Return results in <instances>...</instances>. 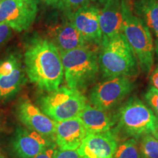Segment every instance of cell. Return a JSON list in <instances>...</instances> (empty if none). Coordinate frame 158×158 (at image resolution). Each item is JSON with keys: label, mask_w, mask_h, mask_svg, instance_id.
<instances>
[{"label": "cell", "mask_w": 158, "mask_h": 158, "mask_svg": "<svg viewBox=\"0 0 158 158\" xmlns=\"http://www.w3.org/2000/svg\"><path fill=\"white\" fill-rule=\"evenodd\" d=\"M116 124L111 130L118 140L129 138L139 140L143 136L152 134L157 118L143 101L131 97L118 108L115 114Z\"/></svg>", "instance_id": "obj_3"}, {"label": "cell", "mask_w": 158, "mask_h": 158, "mask_svg": "<svg viewBox=\"0 0 158 158\" xmlns=\"http://www.w3.org/2000/svg\"><path fill=\"white\" fill-rule=\"evenodd\" d=\"M78 117L86 130L87 135L113 130L116 124L115 114L86 104Z\"/></svg>", "instance_id": "obj_17"}, {"label": "cell", "mask_w": 158, "mask_h": 158, "mask_svg": "<svg viewBox=\"0 0 158 158\" xmlns=\"http://www.w3.org/2000/svg\"><path fill=\"white\" fill-rule=\"evenodd\" d=\"M134 88V81L130 77L119 76L105 79L91 89L90 103L99 109L110 111L121 104Z\"/></svg>", "instance_id": "obj_7"}, {"label": "cell", "mask_w": 158, "mask_h": 158, "mask_svg": "<svg viewBox=\"0 0 158 158\" xmlns=\"http://www.w3.org/2000/svg\"><path fill=\"white\" fill-rule=\"evenodd\" d=\"M149 81L152 86L158 90V68H156L150 75Z\"/></svg>", "instance_id": "obj_26"}, {"label": "cell", "mask_w": 158, "mask_h": 158, "mask_svg": "<svg viewBox=\"0 0 158 158\" xmlns=\"http://www.w3.org/2000/svg\"><path fill=\"white\" fill-rule=\"evenodd\" d=\"M53 158H83L77 150H61L55 151Z\"/></svg>", "instance_id": "obj_24"}, {"label": "cell", "mask_w": 158, "mask_h": 158, "mask_svg": "<svg viewBox=\"0 0 158 158\" xmlns=\"http://www.w3.org/2000/svg\"><path fill=\"white\" fill-rule=\"evenodd\" d=\"M123 35L137 59L139 68L145 74L151 73L154 64L155 46L152 32L130 9L124 22Z\"/></svg>", "instance_id": "obj_6"}, {"label": "cell", "mask_w": 158, "mask_h": 158, "mask_svg": "<svg viewBox=\"0 0 158 158\" xmlns=\"http://www.w3.org/2000/svg\"><path fill=\"white\" fill-rule=\"evenodd\" d=\"M154 137L155 138H157L158 140V119H157V124H156V127H155V129L154 130L153 133L152 134Z\"/></svg>", "instance_id": "obj_28"}, {"label": "cell", "mask_w": 158, "mask_h": 158, "mask_svg": "<svg viewBox=\"0 0 158 158\" xmlns=\"http://www.w3.org/2000/svg\"><path fill=\"white\" fill-rule=\"evenodd\" d=\"M91 0H58L57 7L69 15L84 6L89 5Z\"/></svg>", "instance_id": "obj_21"}, {"label": "cell", "mask_w": 158, "mask_h": 158, "mask_svg": "<svg viewBox=\"0 0 158 158\" xmlns=\"http://www.w3.org/2000/svg\"><path fill=\"white\" fill-rule=\"evenodd\" d=\"M25 69L30 81L48 92L59 88L64 78L60 53L48 38L31 41L24 54Z\"/></svg>", "instance_id": "obj_1"}, {"label": "cell", "mask_w": 158, "mask_h": 158, "mask_svg": "<svg viewBox=\"0 0 158 158\" xmlns=\"http://www.w3.org/2000/svg\"><path fill=\"white\" fill-rule=\"evenodd\" d=\"M99 49L98 45H89L61 53L64 80L68 87L82 92L96 81L100 73Z\"/></svg>", "instance_id": "obj_2"}, {"label": "cell", "mask_w": 158, "mask_h": 158, "mask_svg": "<svg viewBox=\"0 0 158 158\" xmlns=\"http://www.w3.org/2000/svg\"><path fill=\"white\" fill-rule=\"evenodd\" d=\"M54 145L56 144L52 140L22 127L16 129L12 143L19 158H35Z\"/></svg>", "instance_id": "obj_12"}, {"label": "cell", "mask_w": 158, "mask_h": 158, "mask_svg": "<svg viewBox=\"0 0 158 158\" xmlns=\"http://www.w3.org/2000/svg\"><path fill=\"white\" fill-rule=\"evenodd\" d=\"M91 1H93V2H97L99 3H101V4H106V2H108L109 0H91Z\"/></svg>", "instance_id": "obj_30"}, {"label": "cell", "mask_w": 158, "mask_h": 158, "mask_svg": "<svg viewBox=\"0 0 158 158\" xmlns=\"http://www.w3.org/2000/svg\"><path fill=\"white\" fill-rule=\"evenodd\" d=\"M86 136V130L78 116L56 122L54 141L59 149H78Z\"/></svg>", "instance_id": "obj_15"}, {"label": "cell", "mask_w": 158, "mask_h": 158, "mask_svg": "<svg viewBox=\"0 0 158 158\" xmlns=\"http://www.w3.org/2000/svg\"><path fill=\"white\" fill-rule=\"evenodd\" d=\"M17 116L26 127L54 141L56 122L45 114L29 100L20 102Z\"/></svg>", "instance_id": "obj_10"}, {"label": "cell", "mask_w": 158, "mask_h": 158, "mask_svg": "<svg viewBox=\"0 0 158 158\" xmlns=\"http://www.w3.org/2000/svg\"><path fill=\"white\" fill-rule=\"evenodd\" d=\"M144 100L158 119V90L151 86L144 94Z\"/></svg>", "instance_id": "obj_22"}, {"label": "cell", "mask_w": 158, "mask_h": 158, "mask_svg": "<svg viewBox=\"0 0 158 158\" xmlns=\"http://www.w3.org/2000/svg\"><path fill=\"white\" fill-rule=\"evenodd\" d=\"M155 52L156 54V56H157V60H158V37H157L155 41Z\"/></svg>", "instance_id": "obj_29"}, {"label": "cell", "mask_w": 158, "mask_h": 158, "mask_svg": "<svg viewBox=\"0 0 158 158\" xmlns=\"http://www.w3.org/2000/svg\"><path fill=\"white\" fill-rule=\"evenodd\" d=\"M26 77L20 56L10 54L0 62V96L9 98L22 87Z\"/></svg>", "instance_id": "obj_13"}, {"label": "cell", "mask_w": 158, "mask_h": 158, "mask_svg": "<svg viewBox=\"0 0 158 158\" xmlns=\"http://www.w3.org/2000/svg\"><path fill=\"white\" fill-rule=\"evenodd\" d=\"M37 12L36 0H0V23L19 32L30 28Z\"/></svg>", "instance_id": "obj_8"}, {"label": "cell", "mask_w": 158, "mask_h": 158, "mask_svg": "<svg viewBox=\"0 0 158 158\" xmlns=\"http://www.w3.org/2000/svg\"><path fill=\"white\" fill-rule=\"evenodd\" d=\"M100 10L86 5L69 15L70 21L89 43L100 47L102 42L100 25Z\"/></svg>", "instance_id": "obj_11"}, {"label": "cell", "mask_w": 158, "mask_h": 158, "mask_svg": "<svg viewBox=\"0 0 158 158\" xmlns=\"http://www.w3.org/2000/svg\"><path fill=\"white\" fill-rule=\"evenodd\" d=\"M100 73L104 79L134 77L139 72L135 54L123 34L103 41L98 52Z\"/></svg>", "instance_id": "obj_4"}, {"label": "cell", "mask_w": 158, "mask_h": 158, "mask_svg": "<svg viewBox=\"0 0 158 158\" xmlns=\"http://www.w3.org/2000/svg\"><path fill=\"white\" fill-rule=\"evenodd\" d=\"M86 104L81 92L68 86L48 92L40 100L41 110L56 122L78 117Z\"/></svg>", "instance_id": "obj_5"}, {"label": "cell", "mask_w": 158, "mask_h": 158, "mask_svg": "<svg viewBox=\"0 0 158 158\" xmlns=\"http://www.w3.org/2000/svg\"><path fill=\"white\" fill-rule=\"evenodd\" d=\"M136 16L147 26L156 38L158 37V0H137L135 3Z\"/></svg>", "instance_id": "obj_18"}, {"label": "cell", "mask_w": 158, "mask_h": 158, "mask_svg": "<svg viewBox=\"0 0 158 158\" xmlns=\"http://www.w3.org/2000/svg\"><path fill=\"white\" fill-rule=\"evenodd\" d=\"M56 150V145H54L52 146V147L48 148V149L45 150L43 152L40 154L39 155H37V157L35 158H53Z\"/></svg>", "instance_id": "obj_25"}, {"label": "cell", "mask_w": 158, "mask_h": 158, "mask_svg": "<svg viewBox=\"0 0 158 158\" xmlns=\"http://www.w3.org/2000/svg\"><path fill=\"white\" fill-rule=\"evenodd\" d=\"M13 34V29L9 26L0 23V46L5 44L10 38Z\"/></svg>", "instance_id": "obj_23"}, {"label": "cell", "mask_w": 158, "mask_h": 158, "mask_svg": "<svg viewBox=\"0 0 158 158\" xmlns=\"http://www.w3.org/2000/svg\"><path fill=\"white\" fill-rule=\"evenodd\" d=\"M37 2H40L45 5L51 6H57L58 5V0H36Z\"/></svg>", "instance_id": "obj_27"}, {"label": "cell", "mask_w": 158, "mask_h": 158, "mask_svg": "<svg viewBox=\"0 0 158 158\" xmlns=\"http://www.w3.org/2000/svg\"><path fill=\"white\" fill-rule=\"evenodd\" d=\"M118 140L113 132L88 135L77 151L83 158H114Z\"/></svg>", "instance_id": "obj_14"}, {"label": "cell", "mask_w": 158, "mask_h": 158, "mask_svg": "<svg viewBox=\"0 0 158 158\" xmlns=\"http://www.w3.org/2000/svg\"><path fill=\"white\" fill-rule=\"evenodd\" d=\"M48 35L49 40L56 45L60 54L92 45L84 39L70 21L51 27Z\"/></svg>", "instance_id": "obj_16"}, {"label": "cell", "mask_w": 158, "mask_h": 158, "mask_svg": "<svg viewBox=\"0 0 158 158\" xmlns=\"http://www.w3.org/2000/svg\"><path fill=\"white\" fill-rule=\"evenodd\" d=\"M0 158H4L3 157H2V156L1 155H0Z\"/></svg>", "instance_id": "obj_31"}, {"label": "cell", "mask_w": 158, "mask_h": 158, "mask_svg": "<svg viewBox=\"0 0 158 158\" xmlns=\"http://www.w3.org/2000/svg\"><path fill=\"white\" fill-rule=\"evenodd\" d=\"M138 140L129 138L118 145L114 158H141Z\"/></svg>", "instance_id": "obj_19"}, {"label": "cell", "mask_w": 158, "mask_h": 158, "mask_svg": "<svg viewBox=\"0 0 158 158\" xmlns=\"http://www.w3.org/2000/svg\"><path fill=\"white\" fill-rule=\"evenodd\" d=\"M130 9L126 0H109L105 4L100 13L102 42L123 34L124 22Z\"/></svg>", "instance_id": "obj_9"}, {"label": "cell", "mask_w": 158, "mask_h": 158, "mask_svg": "<svg viewBox=\"0 0 158 158\" xmlns=\"http://www.w3.org/2000/svg\"><path fill=\"white\" fill-rule=\"evenodd\" d=\"M141 158H158V140L152 134L140 138Z\"/></svg>", "instance_id": "obj_20"}]
</instances>
